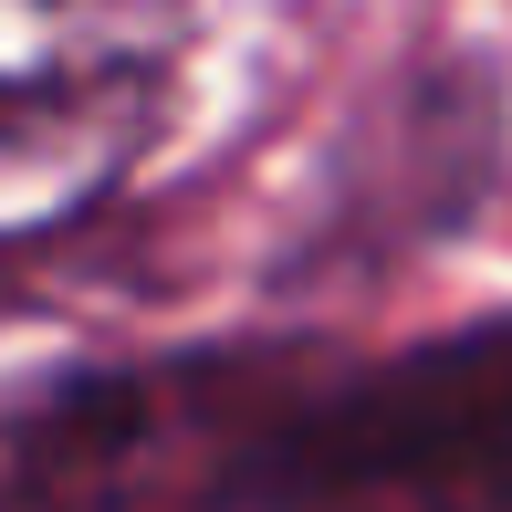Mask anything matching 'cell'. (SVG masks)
<instances>
[{"label": "cell", "mask_w": 512, "mask_h": 512, "mask_svg": "<svg viewBox=\"0 0 512 512\" xmlns=\"http://www.w3.org/2000/svg\"><path fill=\"white\" fill-rule=\"evenodd\" d=\"M189 0H0V241L84 220L147 157Z\"/></svg>", "instance_id": "3"}, {"label": "cell", "mask_w": 512, "mask_h": 512, "mask_svg": "<svg viewBox=\"0 0 512 512\" xmlns=\"http://www.w3.org/2000/svg\"><path fill=\"white\" fill-rule=\"evenodd\" d=\"M220 512H512V314L377 366H293Z\"/></svg>", "instance_id": "1"}, {"label": "cell", "mask_w": 512, "mask_h": 512, "mask_svg": "<svg viewBox=\"0 0 512 512\" xmlns=\"http://www.w3.org/2000/svg\"><path fill=\"white\" fill-rule=\"evenodd\" d=\"M293 356H136L0 387V512H220V481Z\"/></svg>", "instance_id": "2"}]
</instances>
